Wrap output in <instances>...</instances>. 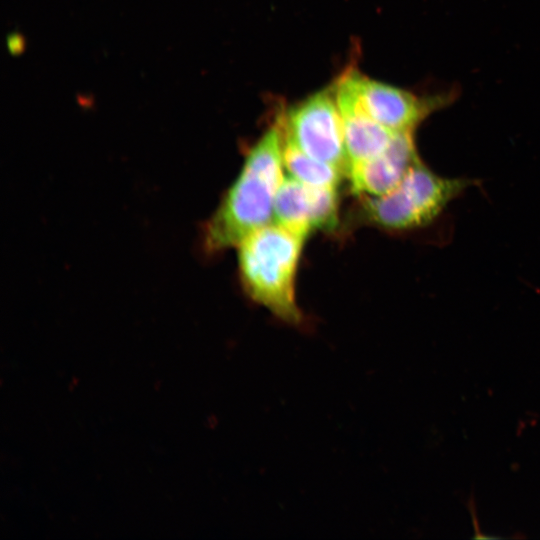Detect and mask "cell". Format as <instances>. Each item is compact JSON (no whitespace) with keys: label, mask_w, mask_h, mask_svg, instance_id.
<instances>
[{"label":"cell","mask_w":540,"mask_h":540,"mask_svg":"<svg viewBox=\"0 0 540 540\" xmlns=\"http://www.w3.org/2000/svg\"><path fill=\"white\" fill-rule=\"evenodd\" d=\"M7 48L12 55H19L25 49V39L19 33H11L7 36Z\"/></svg>","instance_id":"30bf717a"},{"label":"cell","mask_w":540,"mask_h":540,"mask_svg":"<svg viewBox=\"0 0 540 540\" xmlns=\"http://www.w3.org/2000/svg\"><path fill=\"white\" fill-rule=\"evenodd\" d=\"M279 120L284 140L310 157L347 172L348 156L334 85L292 106Z\"/></svg>","instance_id":"277c9868"},{"label":"cell","mask_w":540,"mask_h":540,"mask_svg":"<svg viewBox=\"0 0 540 540\" xmlns=\"http://www.w3.org/2000/svg\"><path fill=\"white\" fill-rule=\"evenodd\" d=\"M305 238L283 226L268 224L246 236L237 246L239 271L249 296L280 320L301 325L295 277Z\"/></svg>","instance_id":"7a4b0ae2"},{"label":"cell","mask_w":540,"mask_h":540,"mask_svg":"<svg viewBox=\"0 0 540 540\" xmlns=\"http://www.w3.org/2000/svg\"><path fill=\"white\" fill-rule=\"evenodd\" d=\"M283 166L291 177L311 186L336 188L342 171L302 152L283 138Z\"/></svg>","instance_id":"9c48e42d"},{"label":"cell","mask_w":540,"mask_h":540,"mask_svg":"<svg viewBox=\"0 0 540 540\" xmlns=\"http://www.w3.org/2000/svg\"><path fill=\"white\" fill-rule=\"evenodd\" d=\"M275 223L306 238L312 229L333 228L337 221L336 188L283 178L274 201Z\"/></svg>","instance_id":"8992f818"},{"label":"cell","mask_w":540,"mask_h":540,"mask_svg":"<svg viewBox=\"0 0 540 540\" xmlns=\"http://www.w3.org/2000/svg\"><path fill=\"white\" fill-rule=\"evenodd\" d=\"M343 76L364 110L376 122L394 132L415 133L426 118L448 106L454 99L448 93L419 96L372 79L354 68L347 70Z\"/></svg>","instance_id":"5b68a950"},{"label":"cell","mask_w":540,"mask_h":540,"mask_svg":"<svg viewBox=\"0 0 540 540\" xmlns=\"http://www.w3.org/2000/svg\"><path fill=\"white\" fill-rule=\"evenodd\" d=\"M341 114L348 166L383 152L392 142L394 132L376 122L363 108L353 88L342 75L334 84Z\"/></svg>","instance_id":"ba28073f"},{"label":"cell","mask_w":540,"mask_h":540,"mask_svg":"<svg viewBox=\"0 0 540 540\" xmlns=\"http://www.w3.org/2000/svg\"><path fill=\"white\" fill-rule=\"evenodd\" d=\"M283 132L280 120L250 150L243 168L203 229L206 252L238 246L250 233L271 223L283 180Z\"/></svg>","instance_id":"6da1fadb"},{"label":"cell","mask_w":540,"mask_h":540,"mask_svg":"<svg viewBox=\"0 0 540 540\" xmlns=\"http://www.w3.org/2000/svg\"><path fill=\"white\" fill-rule=\"evenodd\" d=\"M473 184L467 178L440 176L420 160L393 190L366 198L365 212L370 220L386 229L423 227Z\"/></svg>","instance_id":"3957f363"},{"label":"cell","mask_w":540,"mask_h":540,"mask_svg":"<svg viewBox=\"0 0 540 540\" xmlns=\"http://www.w3.org/2000/svg\"><path fill=\"white\" fill-rule=\"evenodd\" d=\"M420 160L414 133H397L383 152L348 166L351 189L362 196L384 195L397 187Z\"/></svg>","instance_id":"52a82bcc"}]
</instances>
